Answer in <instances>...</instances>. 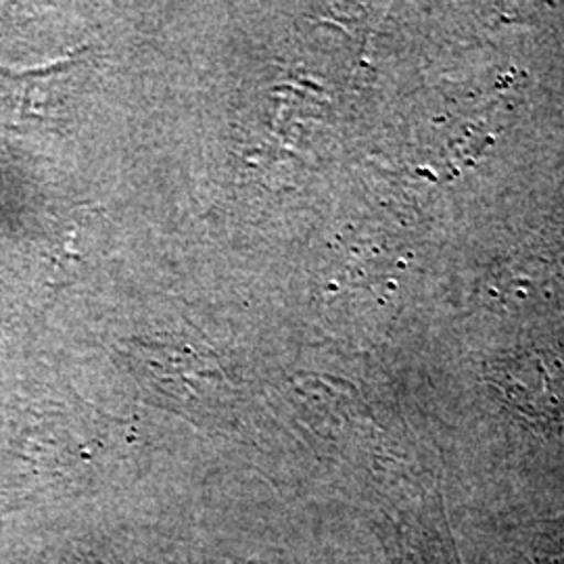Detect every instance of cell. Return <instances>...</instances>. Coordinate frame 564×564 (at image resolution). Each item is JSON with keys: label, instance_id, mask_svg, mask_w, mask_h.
Returning <instances> with one entry per match:
<instances>
[{"label": "cell", "instance_id": "1", "mask_svg": "<svg viewBox=\"0 0 564 564\" xmlns=\"http://www.w3.org/2000/svg\"><path fill=\"white\" fill-rule=\"evenodd\" d=\"M527 564H564V517L545 524Z\"/></svg>", "mask_w": 564, "mask_h": 564}]
</instances>
